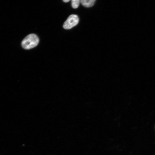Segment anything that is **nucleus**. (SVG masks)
Returning a JSON list of instances; mask_svg holds the SVG:
<instances>
[{"label": "nucleus", "instance_id": "f257e3e1", "mask_svg": "<svg viewBox=\"0 0 155 155\" xmlns=\"http://www.w3.org/2000/svg\"><path fill=\"white\" fill-rule=\"evenodd\" d=\"M39 40L35 34H30L26 36L22 42V47L26 49H29L36 46L38 44Z\"/></svg>", "mask_w": 155, "mask_h": 155}, {"label": "nucleus", "instance_id": "f03ea898", "mask_svg": "<svg viewBox=\"0 0 155 155\" xmlns=\"http://www.w3.org/2000/svg\"><path fill=\"white\" fill-rule=\"evenodd\" d=\"M79 21V18L77 15H71L64 23L63 27L66 29H70L77 25Z\"/></svg>", "mask_w": 155, "mask_h": 155}, {"label": "nucleus", "instance_id": "7ed1b4c3", "mask_svg": "<svg viewBox=\"0 0 155 155\" xmlns=\"http://www.w3.org/2000/svg\"><path fill=\"white\" fill-rule=\"evenodd\" d=\"M95 0H81L80 2L84 6L89 7L92 6L94 4Z\"/></svg>", "mask_w": 155, "mask_h": 155}, {"label": "nucleus", "instance_id": "20e7f679", "mask_svg": "<svg viewBox=\"0 0 155 155\" xmlns=\"http://www.w3.org/2000/svg\"><path fill=\"white\" fill-rule=\"evenodd\" d=\"M80 1L79 0H72L71 1V5L74 9L77 8L79 5Z\"/></svg>", "mask_w": 155, "mask_h": 155}, {"label": "nucleus", "instance_id": "39448f33", "mask_svg": "<svg viewBox=\"0 0 155 155\" xmlns=\"http://www.w3.org/2000/svg\"><path fill=\"white\" fill-rule=\"evenodd\" d=\"M69 0H63V1H64V2H67L69 1Z\"/></svg>", "mask_w": 155, "mask_h": 155}]
</instances>
